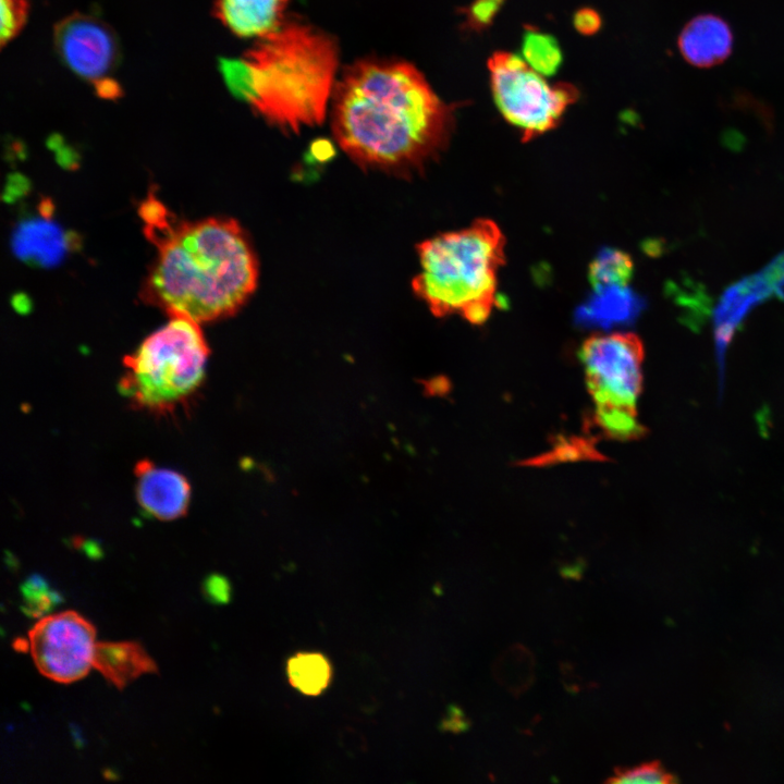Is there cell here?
<instances>
[{
    "label": "cell",
    "instance_id": "6da1fadb",
    "mask_svg": "<svg viewBox=\"0 0 784 784\" xmlns=\"http://www.w3.org/2000/svg\"><path fill=\"white\" fill-rule=\"evenodd\" d=\"M332 96L334 137L359 164L415 169L437 157L451 138L455 106L441 100L409 62L357 61L344 71Z\"/></svg>",
    "mask_w": 784,
    "mask_h": 784
},
{
    "label": "cell",
    "instance_id": "7a4b0ae2",
    "mask_svg": "<svg viewBox=\"0 0 784 784\" xmlns=\"http://www.w3.org/2000/svg\"><path fill=\"white\" fill-rule=\"evenodd\" d=\"M139 213L157 247L139 292L146 304L201 324L235 314L253 294L258 262L235 220H176L155 198Z\"/></svg>",
    "mask_w": 784,
    "mask_h": 784
},
{
    "label": "cell",
    "instance_id": "3957f363",
    "mask_svg": "<svg viewBox=\"0 0 784 784\" xmlns=\"http://www.w3.org/2000/svg\"><path fill=\"white\" fill-rule=\"evenodd\" d=\"M338 65L334 38L294 20L258 38L243 58L219 61L235 97L271 124L293 132L324 120Z\"/></svg>",
    "mask_w": 784,
    "mask_h": 784
},
{
    "label": "cell",
    "instance_id": "277c9868",
    "mask_svg": "<svg viewBox=\"0 0 784 784\" xmlns=\"http://www.w3.org/2000/svg\"><path fill=\"white\" fill-rule=\"evenodd\" d=\"M505 236L491 219L429 238L418 246L420 271L412 286L437 317L458 314L483 323L498 305V272Z\"/></svg>",
    "mask_w": 784,
    "mask_h": 784
},
{
    "label": "cell",
    "instance_id": "5b68a950",
    "mask_svg": "<svg viewBox=\"0 0 784 784\" xmlns=\"http://www.w3.org/2000/svg\"><path fill=\"white\" fill-rule=\"evenodd\" d=\"M208 357L200 323L170 317L124 357L119 390L139 409L170 413L198 391Z\"/></svg>",
    "mask_w": 784,
    "mask_h": 784
},
{
    "label": "cell",
    "instance_id": "8992f818",
    "mask_svg": "<svg viewBox=\"0 0 784 784\" xmlns=\"http://www.w3.org/2000/svg\"><path fill=\"white\" fill-rule=\"evenodd\" d=\"M588 390L596 405V422L610 437L630 439L644 430L636 402L641 390L644 346L634 333L593 334L581 345Z\"/></svg>",
    "mask_w": 784,
    "mask_h": 784
},
{
    "label": "cell",
    "instance_id": "52a82bcc",
    "mask_svg": "<svg viewBox=\"0 0 784 784\" xmlns=\"http://www.w3.org/2000/svg\"><path fill=\"white\" fill-rule=\"evenodd\" d=\"M495 105L527 142L554 128L578 98L569 84L550 85L517 54L498 51L488 60Z\"/></svg>",
    "mask_w": 784,
    "mask_h": 784
},
{
    "label": "cell",
    "instance_id": "ba28073f",
    "mask_svg": "<svg viewBox=\"0 0 784 784\" xmlns=\"http://www.w3.org/2000/svg\"><path fill=\"white\" fill-rule=\"evenodd\" d=\"M96 644L95 626L75 611L42 616L28 632V649L37 670L61 684L89 673Z\"/></svg>",
    "mask_w": 784,
    "mask_h": 784
},
{
    "label": "cell",
    "instance_id": "9c48e42d",
    "mask_svg": "<svg viewBox=\"0 0 784 784\" xmlns=\"http://www.w3.org/2000/svg\"><path fill=\"white\" fill-rule=\"evenodd\" d=\"M53 34L57 52L76 75L95 86L111 78L119 47L112 29L102 21L75 13L57 24Z\"/></svg>",
    "mask_w": 784,
    "mask_h": 784
},
{
    "label": "cell",
    "instance_id": "30bf717a",
    "mask_svg": "<svg viewBox=\"0 0 784 784\" xmlns=\"http://www.w3.org/2000/svg\"><path fill=\"white\" fill-rule=\"evenodd\" d=\"M784 290V253L764 269L728 287L714 309V340L720 377L727 346L743 319L760 302Z\"/></svg>",
    "mask_w": 784,
    "mask_h": 784
},
{
    "label": "cell",
    "instance_id": "8fae6325",
    "mask_svg": "<svg viewBox=\"0 0 784 784\" xmlns=\"http://www.w3.org/2000/svg\"><path fill=\"white\" fill-rule=\"evenodd\" d=\"M134 475L136 500L145 514L168 522L187 513L191 485L182 474L142 460L136 464Z\"/></svg>",
    "mask_w": 784,
    "mask_h": 784
},
{
    "label": "cell",
    "instance_id": "7c38bea8",
    "mask_svg": "<svg viewBox=\"0 0 784 784\" xmlns=\"http://www.w3.org/2000/svg\"><path fill=\"white\" fill-rule=\"evenodd\" d=\"M733 35L719 16L705 14L690 20L682 29L678 47L687 62L709 68L724 61L731 53Z\"/></svg>",
    "mask_w": 784,
    "mask_h": 784
},
{
    "label": "cell",
    "instance_id": "4fadbf2b",
    "mask_svg": "<svg viewBox=\"0 0 784 784\" xmlns=\"http://www.w3.org/2000/svg\"><path fill=\"white\" fill-rule=\"evenodd\" d=\"M290 0H216L215 14L233 34L260 38L277 29L285 20Z\"/></svg>",
    "mask_w": 784,
    "mask_h": 784
},
{
    "label": "cell",
    "instance_id": "5bb4252c",
    "mask_svg": "<svg viewBox=\"0 0 784 784\" xmlns=\"http://www.w3.org/2000/svg\"><path fill=\"white\" fill-rule=\"evenodd\" d=\"M94 667L118 689L144 674L158 672L155 660L136 641H99L94 653Z\"/></svg>",
    "mask_w": 784,
    "mask_h": 784
},
{
    "label": "cell",
    "instance_id": "9a60e30c",
    "mask_svg": "<svg viewBox=\"0 0 784 784\" xmlns=\"http://www.w3.org/2000/svg\"><path fill=\"white\" fill-rule=\"evenodd\" d=\"M596 294L578 315L585 324L610 327L633 321L644 307V301L627 286H607Z\"/></svg>",
    "mask_w": 784,
    "mask_h": 784
},
{
    "label": "cell",
    "instance_id": "2e32d148",
    "mask_svg": "<svg viewBox=\"0 0 784 784\" xmlns=\"http://www.w3.org/2000/svg\"><path fill=\"white\" fill-rule=\"evenodd\" d=\"M286 673L291 685L307 696L320 695L331 681V664L318 652H299L289 659Z\"/></svg>",
    "mask_w": 784,
    "mask_h": 784
},
{
    "label": "cell",
    "instance_id": "e0dca14e",
    "mask_svg": "<svg viewBox=\"0 0 784 784\" xmlns=\"http://www.w3.org/2000/svg\"><path fill=\"white\" fill-rule=\"evenodd\" d=\"M634 271L630 256L614 248L602 249L590 262L588 277L595 290L607 286H627Z\"/></svg>",
    "mask_w": 784,
    "mask_h": 784
},
{
    "label": "cell",
    "instance_id": "ac0fdd59",
    "mask_svg": "<svg viewBox=\"0 0 784 784\" xmlns=\"http://www.w3.org/2000/svg\"><path fill=\"white\" fill-rule=\"evenodd\" d=\"M522 53L535 71L546 76L555 74L562 63V51L556 39L532 27L524 33Z\"/></svg>",
    "mask_w": 784,
    "mask_h": 784
},
{
    "label": "cell",
    "instance_id": "d6986e66",
    "mask_svg": "<svg viewBox=\"0 0 784 784\" xmlns=\"http://www.w3.org/2000/svg\"><path fill=\"white\" fill-rule=\"evenodd\" d=\"M16 237L17 252L42 261H51L60 256L62 236L58 229L46 223L24 225Z\"/></svg>",
    "mask_w": 784,
    "mask_h": 784
},
{
    "label": "cell",
    "instance_id": "ffe728a7",
    "mask_svg": "<svg viewBox=\"0 0 784 784\" xmlns=\"http://www.w3.org/2000/svg\"><path fill=\"white\" fill-rule=\"evenodd\" d=\"M24 598V611L32 616L38 617L51 609L60 598L52 592L46 583L37 576L29 578L22 588Z\"/></svg>",
    "mask_w": 784,
    "mask_h": 784
},
{
    "label": "cell",
    "instance_id": "44dd1931",
    "mask_svg": "<svg viewBox=\"0 0 784 784\" xmlns=\"http://www.w3.org/2000/svg\"><path fill=\"white\" fill-rule=\"evenodd\" d=\"M26 11V0H1L0 38L2 45L12 39L23 27Z\"/></svg>",
    "mask_w": 784,
    "mask_h": 784
},
{
    "label": "cell",
    "instance_id": "7402d4cb",
    "mask_svg": "<svg viewBox=\"0 0 784 784\" xmlns=\"http://www.w3.org/2000/svg\"><path fill=\"white\" fill-rule=\"evenodd\" d=\"M671 781L667 774L660 765L656 763H646L632 769L616 770L615 774L608 780L610 783H644L660 784Z\"/></svg>",
    "mask_w": 784,
    "mask_h": 784
},
{
    "label": "cell",
    "instance_id": "603a6c76",
    "mask_svg": "<svg viewBox=\"0 0 784 784\" xmlns=\"http://www.w3.org/2000/svg\"><path fill=\"white\" fill-rule=\"evenodd\" d=\"M504 0H474L463 12L466 25L470 29L480 30L492 22Z\"/></svg>",
    "mask_w": 784,
    "mask_h": 784
},
{
    "label": "cell",
    "instance_id": "cb8c5ba5",
    "mask_svg": "<svg viewBox=\"0 0 784 784\" xmlns=\"http://www.w3.org/2000/svg\"><path fill=\"white\" fill-rule=\"evenodd\" d=\"M204 591L208 600L216 603H226L231 597L230 584L221 575L209 576L204 584Z\"/></svg>",
    "mask_w": 784,
    "mask_h": 784
},
{
    "label": "cell",
    "instance_id": "d4e9b609",
    "mask_svg": "<svg viewBox=\"0 0 784 784\" xmlns=\"http://www.w3.org/2000/svg\"><path fill=\"white\" fill-rule=\"evenodd\" d=\"M574 26L583 35H593L601 26V17L596 10L583 8L574 15Z\"/></svg>",
    "mask_w": 784,
    "mask_h": 784
}]
</instances>
